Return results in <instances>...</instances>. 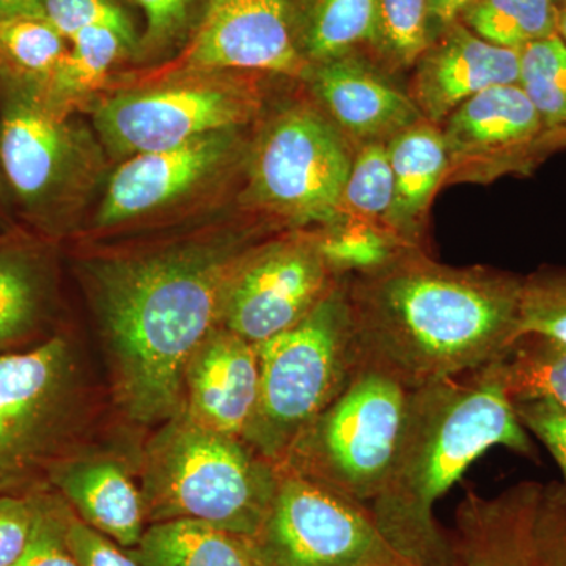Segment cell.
<instances>
[{
  "mask_svg": "<svg viewBox=\"0 0 566 566\" xmlns=\"http://www.w3.org/2000/svg\"><path fill=\"white\" fill-rule=\"evenodd\" d=\"M259 73L214 71L123 92L96 107V132L115 156L167 150L205 134L240 129L264 109Z\"/></svg>",
  "mask_w": 566,
  "mask_h": 566,
  "instance_id": "9",
  "label": "cell"
},
{
  "mask_svg": "<svg viewBox=\"0 0 566 566\" xmlns=\"http://www.w3.org/2000/svg\"><path fill=\"white\" fill-rule=\"evenodd\" d=\"M433 40L430 0H378L374 35L363 54L397 77L412 70Z\"/></svg>",
  "mask_w": 566,
  "mask_h": 566,
  "instance_id": "26",
  "label": "cell"
},
{
  "mask_svg": "<svg viewBox=\"0 0 566 566\" xmlns=\"http://www.w3.org/2000/svg\"><path fill=\"white\" fill-rule=\"evenodd\" d=\"M81 400L76 357L65 338L0 354V495L43 490L41 479L63 460Z\"/></svg>",
  "mask_w": 566,
  "mask_h": 566,
  "instance_id": "8",
  "label": "cell"
},
{
  "mask_svg": "<svg viewBox=\"0 0 566 566\" xmlns=\"http://www.w3.org/2000/svg\"><path fill=\"white\" fill-rule=\"evenodd\" d=\"M46 18L0 20V65L44 84L69 51Z\"/></svg>",
  "mask_w": 566,
  "mask_h": 566,
  "instance_id": "31",
  "label": "cell"
},
{
  "mask_svg": "<svg viewBox=\"0 0 566 566\" xmlns=\"http://www.w3.org/2000/svg\"><path fill=\"white\" fill-rule=\"evenodd\" d=\"M39 512L33 526L31 542L20 560L13 566H80L71 554L65 536V517L69 504L61 497L36 491Z\"/></svg>",
  "mask_w": 566,
  "mask_h": 566,
  "instance_id": "36",
  "label": "cell"
},
{
  "mask_svg": "<svg viewBox=\"0 0 566 566\" xmlns=\"http://www.w3.org/2000/svg\"><path fill=\"white\" fill-rule=\"evenodd\" d=\"M534 334L566 345V268L523 275L516 337Z\"/></svg>",
  "mask_w": 566,
  "mask_h": 566,
  "instance_id": "33",
  "label": "cell"
},
{
  "mask_svg": "<svg viewBox=\"0 0 566 566\" xmlns=\"http://www.w3.org/2000/svg\"><path fill=\"white\" fill-rule=\"evenodd\" d=\"M316 234L324 256L338 277L374 270L406 248L387 230L364 222L338 221L316 230Z\"/></svg>",
  "mask_w": 566,
  "mask_h": 566,
  "instance_id": "32",
  "label": "cell"
},
{
  "mask_svg": "<svg viewBox=\"0 0 566 566\" xmlns=\"http://www.w3.org/2000/svg\"><path fill=\"white\" fill-rule=\"evenodd\" d=\"M36 491L24 495H0V566H13L24 554L35 526Z\"/></svg>",
  "mask_w": 566,
  "mask_h": 566,
  "instance_id": "38",
  "label": "cell"
},
{
  "mask_svg": "<svg viewBox=\"0 0 566 566\" xmlns=\"http://www.w3.org/2000/svg\"><path fill=\"white\" fill-rule=\"evenodd\" d=\"M557 35L566 43V0L562 6H558Z\"/></svg>",
  "mask_w": 566,
  "mask_h": 566,
  "instance_id": "43",
  "label": "cell"
},
{
  "mask_svg": "<svg viewBox=\"0 0 566 566\" xmlns=\"http://www.w3.org/2000/svg\"><path fill=\"white\" fill-rule=\"evenodd\" d=\"M392 205L394 172L387 142L360 145L354 151L352 169L342 192L338 221L370 223L387 230Z\"/></svg>",
  "mask_w": 566,
  "mask_h": 566,
  "instance_id": "29",
  "label": "cell"
},
{
  "mask_svg": "<svg viewBox=\"0 0 566 566\" xmlns=\"http://www.w3.org/2000/svg\"><path fill=\"white\" fill-rule=\"evenodd\" d=\"M279 465L244 439L212 431L178 412L148 449L142 501L147 526L197 521L252 539L270 512Z\"/></svg>",
  "mask_w": 566,
  "mask_h": 566,
  "instance_id": "4",
  "label": "cell"
},
{
  "mask_svg": "<svg viewBox=\"0 0 566 566\" xmlns=\"http://www.w3.org/2000/svg\"><path fill=\"white\" fill-rule=\"evenodd\" d=\"M517 419L527 433L538 439L556 460L566 490V409L546 400L516 401Z\"/></svg>",
  "mask_w": 566,
  "mask_h": 566,
  "instance_id": "40",
  "label": "cell"
},
{
  "mask_svg": "<svg viewBox=\"0 0 566 566\" xmlns=\"http://www.w3.org/2000/svg\"><path fill=\"white\" fill-rule=\"evenodd\" d=\"M128 551L140 566H259L248 538L197 521L150 524Z\"/></svg>",
  "mask_w": 566,
  "mask_h": 566,
  "instance_id": "22",
  "label": "cell"
},
{
  "mask_svg": "<svg viewBox=\"0 0 566 566\" xmlns=\"http://www.w3.org/2000/svg\"><path fill=\"white\" fill-rule=\"evenodd\" d=\"M304 84L354 148L389 142L424 120L406 88L363 52L314 66Z\"/></svg>",
  "mask_w": 566,
  "mask_h": 566,
  "instance_id": "16",
  "label": "cell"
},
{
  "mask_svg": "<svg viewBox=\"0 0 566 566\" xmlns=\"http://www.w3.org/2000/svg\"><path fill=\"white\" fill-rule=\"evenodd\" d=\"M304 0H205L175 73L273 74L304 82L312 66L301 51Z\"/></svg>",
  "mask_w": 566,
  "mask_h": 566,
  "instance_id": "13",
  "label": "cell"
},
{
  "mask_svg": "<svg viewBox=\"0 0 566 566\" xmlns=\"http://www.w3.org/2000/svg\"><path fill=\"white\" fill-rule=\"evenodd\" d=\"M474 2L475 0H430L431 24H433L434 36L460 20L463 11Z\"/></svg>",
  "mask_w": 566,
  "mask_h": 566,
  "instance_id": "41",
  "label": "cell"
},
{
  "mask_svg": "<svg viewBox=\"0 0 566 566\" xmlns=\"http://www.w3.org/2000/svg\"><path fill=\"white\" fill-rule=\"evenodd\" d=\"M531 566H566V490L543 485L532 536Z\"/></svg>",
  "mask_w": 566,
  "mask_h": 566,
  "instance_id": "37",
  "label": "cell"
},
{
  "mask_svg": "<svg viewBox=\"0 0 566 566\" xmlns=\"http://www.w3.org/2000/svg\"><path fill=\"white\" fill-rule=\"evenodd\" d=\"M411 392L385 371L359 365L279 468L370 506L397 455Z\"/></svg>",
  "mask_w": 566,
  "mask_h": 566,
  "instance_id": "7",
  "label": "cell"
},
{
  "mask_svg": "<svg viewBox=\"0 0 566 566\" xmlns=\"http://www.w3.org/2000/svg\"><path fill=\"white\" fill-rule=\"evenodd\" d=\"M565 0H554V3H556V6H562V3H564Z\"/></svg>",
  "mask_w": 566,
  "mask_h": 566,
  "instance_id": "44",
  "label": "cell"
},
{
  "mask_svg": "<svg viewBox=\"0 0 566 566\" xmlns=\"http://www.w3.org/2000/svg\"><path fill=\"white\" fill-rule=\"evenodd\" d=\"M345 285L359 365L411 390L486 367L516 338L523 275L403 248Z\"/></svg>",
  "mask_w": 566,
  "mask_h": 566,
  "instance_id": "1",
  "label": "cell"
},
{
  "mask_svg": "<svg viewBox=\"0 0 566 566\" xmlns=\"http://www.w3.org/2000/svg\"><path fill=\"white\" fill-rule=\"evenodd\" d=\"M543 485L521 482L494 497L468 493L449 532L450 566H531Z\"/></svg>",
  "mask_w": 566,
  "mask_h": 566,
  "instance_id": "19",
  "label": "cell"
},
{
  "mask_svg": "<svg viewBox=\"0 0 566 566\" xmlns=\"http://www.w3.org/2000/svg\"><path fill=\"white\" fill-rule=\"evenodd\" d=\"M43 11L66 41L84 29H111L133 48L136 57L140 35L118 0H44Z\"/></svg>",
  "mask_w": 566,
  "mask_h": 566,
  "instance_id": "35",
  "label": "cell"
},
{
  "mask_svg": "<svg viewBox=\"0 0 566 566\" xmlns=\"http://www.w3.org/2000/svg\"><path fill=\"white\" fill-rule=\"evenodd\" d=\"M378 0H304L301 51L314 69L364 52L374 35Z\"/></svg>",
  "mask_w": 566,
  "mask_h": 566,
  "instance_id": "24",
  "label": "cell"
},
{
  "mask_svg": "<svg viewBox=\"0 0 566 566\" xmlns=\"http://www.w3.org/2000/svg\"><path fill=\"white\" fill-rule=\"evenodd\" d=\"M185 394V411L196 422L244 439L259 403V346L226 327H216L189 360Z\"/></svg>",
  "mask_w": 566,
  "mask_h": 566,
  "instance_id": "18",
  "label": "cell"
},
{
  "mask_svg": "<svg viewBox=\"0 0 566 566\" xmlns=\"http://www.w3.org/2000/svg\"><path fill=\"white\" fill-rule=\"evenodd\" d=\"M354 151L314 99L286 104L249 148L244 202L293 232L326 229L338 221Z\"/></svg>",
  "mask_w": 566,
  "mask_h": 566,
  "instance_id": "6",
  "label": "cell"
},
{
  "mask_svg": "<svg viewBox=\"0 0 566 566\" xmlns=\"http://www.w3.org/2000/svg\"><path fill=\"white\" fill-rule=\"evenodd\" d=\"M69 44V51L57 69L50 80L41 84L52 102L65 107L98 91L109 77L115 63L134 57L133 48L111 29H84Z\"/></svg>",
  "mask_w": 566,
  "mask_h": 566,
  "instance_id": "27",
  "label": "cell"
},
{
  "mask_svg": "<svg viewBox=\"0 0 566 566\" xmlns=\"http://www.w3.org/2000/svg\"><path fill=\"white\" fill-rule=\"evenodd\" d=\"M557 13L554 0H475L458 21L488 43L521 51L556 35Z\"/></svg>",
  "mask_w": 566,
  "mask_h": 566,
  "instance_id": "28",
  "label": "cell"
},
{
  "mask_svg": "<svg viewBox=\"0 0 566 566\" xmlns=\"http://www.w3.org/2000/svg\"><path fill=\"white\" fill-rule=\"evenodd\" d=\"M517 85L538 112L547 132L566 144V43L557 33L520 51Z\"/></svg>",
  "mask_w": 566,
  "mask_h": 566,
  "instance_id": "30",
  "label": "cell"
},
{
  "mask_svg": "<svg viewBox=\"0 0 566 566\" xmlns=\"http://www.w3.org/2000/svg\"><path fill=\"white\" fill-rule=\"evenodd\" d=\"M48 482L85 524L126 549L139 545L147 528L144 501L120 463L111 458H63Z\"/></svg>",
  "mask_w": 566,
  "mask_h": 566,
  "instance_id": "20",
  "label": "cell"
},
{
  "mask_svg": "<svg viewBox=\"0 0 566 566\" xmlns=\"http://www.w3.org/2000/svg\"><path fill=\"white\" fill-rule=\"evenodd\" d=\"M144 13L145 28L140 33L136 57L140 61L161 57L185 46L193 25L199 21L205 0H133Z\"/></svg>",
  "mask_w": 566,
  "mask_h": 566,
  "instance_id": "34",
  "label": "cell"
},
{
  "mask_svg": "<svg viewBox=\"0 0 566 566\" xmlns=\"http://www.w3.org/2000/svg\"><path fill=\"white\" fill-rule=\"evenodd\" d=\"M494 447L538 457L494 363L412 390L392 468L368 506L409 564L450 566L449 532L436 523V502Z\"/></svg>",
  "mask_w": 566,
  "mask_h": 566,
  "instance_id": "3",
  "label": "cell"
},
{
  "mask_svg": "<svg viewBox=\"0 0 566 566\" xmlns=\"http://www.w3.org/2000/svg\"><path fill=\"white\" fill-rule=\"evenodd\" d=\"M394 172V205L387 230L406 248H422L428 212L444 186L449 155L441 128L422 120L387 142Z\"/></svg>",
  "mask_w": 566,
  "mask_h": 566,
  "instance_id": "21",
  "label": "cell"
},
{
  "mask_svg": "<svg viewBox=\"0 0 566 566\" xmlns=\"http://www.w3.org/2000/svg\"><path fill=\"white\" fill-rule=\"evenodd\" d=\"M241 150L238 129H226L132 156L112 175L96 223L117 226L161 210L222 172Z\"/></svg>",
  "mask_w": 566,
  "mask_h": 566,
  "instance_id": "15",
  "label": "cell"
},
{
  "mask_svg": "<svg viewBox=\"0 0 566 566\" xmlns=\"http://www.w3.org/2000/svg\"><path fill=\"white\" fill-rule=\"evenodd\" d=\"M260 394L244 441L279 465L359 368L345 277L300 323L259 345Z\"/></svg>",
  "mask_w": 566,
  "mask_h": 566,
  "instance_id": "5",
  "label": "cell"
},
{
  "mask_svg": "<svg viewBox=\"0 0 566 566\" xmlns=\"http://www.w3.org/2000/svg\"><path fill=\"white\" fill-rule=\"evenodd\" d=\"M450 182H490L527 175L551 151L566 147L547 132L520 85H497L472 96L442 122Z\"/></svg>",
  "mask_w": 566,
  "mask_h": 566,
  "instance_id": "14",
  "label": "cell"
},
{
  "mask_svg": "<svg viewBox=\"0 0 566 566\" xmlns=\"http://www.w3.org/2000/svg\"><path fill=\"white\" fill-rule=\"evenodd\" d=\"M517 80L520 51L488 43L455 21L434 36L409 71L406 92L424 120L441 126L472 96Z\"/></svg>",
  "mask_w": 566,
  "mask_h": 566,
  "instance_id": "17",
  "label": "cell"
},
{
  "mask_svg": "<svg viewBox=\"0 0 566 566\" xmlns=\"http://www.w3.org/2000/svg\"><path fill=\"white\" fill-rule=\"evenodd\" d=\"M249 542L259 566H415L390 546L367 505L283 468Z\"/></svg>",
  "mask_w": 566,
  "mask_h": 566,
  "instance_id": "10",
  "label": "cell"
},
{
  "mask_svg": "<svg viewBox=\"0 0 566 566\" xmlns=\"http://www.w3.org/2000/svg\"><path fill=\"white\" fill-rule=\"evenodd\" d=\"M342 279L324 256L316 230L253 244L230 283L221 326L262 345L311 314Z\"/></svg>",
  "mask_w": 566,
  "mask_h": 566,
  "instance_id": "12",
  "label": "cell"
},
{
  "mask_svg": "<svg viewBox=\"0 0 566 566\" xmlns=\"http://www.w3.org/2000/svg\"><path fill=\"white\" fill-rule=\"evenodd\" d=\"M0 170L32 216L46 219L87 178V142L43 85L0 65Z\"/></svg>",
  "mask_w": 566,
  "mask_h": 566,
  "instance_id": "11",
  "label": "cell"
},
{
  "mask_svg": "<svg viewBox=\"0 0 566 566\" xmlns=\"http://www.w3.org/2000/svg\"><path fill=\"white\" fill-rule=\"evenodd\" d=\"M494 365L513 403L546 400L566 409V345L542 335H520Z\"/></svg>",
  "mask_w": 566,
  "mask_h": 566,
  "instance_id": "25",
  "label": "cell"
},
{
  "mask_svg": "<svg viewBox=\"0 0 566 566\" xmlns=\"http://www.w3.org/2000/svg\"><path fill=\"white\" fill-rule=\"evenodd\" d=\"M44 0H0V20L44 18Z\"/></svg>",
  "mask_w": 566,
  "mask_h": 566,
  "instance_id": "42",
  "label": "cell"
},
{
  "mask_svg": "<svg viewBox=\"0 0 566 566\" xmlns=\"http://www.w3.org/2000/svg\"><path fill=\"white\" fill-rule=\"evenodd\" d=\"M50 271L28 245L0 243V349L39 333L50 305Z\"/></svg>",
  "mask_w": 566,
  "mask_h": 566,
  "instance_id": "23",
  "label": "cell"
},
{
  "mask_svg": "<svg viewBox=\"0 0 566 566\" xmlns=\"http://www.w3.org/2000/svg\"><path fill=\"white\" fill-rule=\"evenodd\" d=\"M243 238L188 243L88 264L118 400L140 423L181 411L189 360L221 326Z\"/></svg>",
  "mask_w": 566,
  "mask_h": 566,
  "instance_id": "2",
  "label": "cell"
},
{
  "mask_svg": "<svg viewBox=\"0 0 566 566\" xmlns=\"http://www.w3.org/2000/svg\"><path fill=\"white\" fill-rule=\"evenodd\" d=\"M65 536L71 554L80 566H140L129 551L85 524L70 505L66 510Z\"/></svg>",
  "mask_w": 566,
  "mask_h": 566,
  "instance_id": "39",
  "label": "cell"
}]
</instances>
